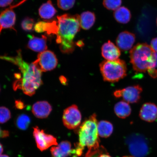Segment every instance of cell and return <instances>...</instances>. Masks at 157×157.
<instances>
[{
  "label": "cell",
  "mask_w": 157,
  "mask_h": 157,
  "mask_svg": "<svg viewBox=\"0 0 157 157\" xmlns=\"http://www.w3.org/2000/svg\"><path fill=\"white\" fill-rule=\"evenodd\" d=\"M33 135L37 147L41 151L48 150L52 146L58 145L57 139L52 135L47 134L38 127L33 128Z\"/></svg>",
  "instance_id": "cell-9"
},
{
  "label": "cell",
  "mask_w": 157,
  "mask_h": 157,
  "mask_svg": "<svg viewBox=\"0 0 157 157\" xmlns=\"http://www.w3.org/2000/svg\"><path fill=\"white\" fill-rule=\"evenodd\" d=\"M0 59L15 64L21 71V74H15L17 80L13 84V89H21L29 96L34 95L36 90L43 84L42 72L33 63L29 64L23 59L21 50L17 51L15 56H0Z\"/></svg>",
  "instance_id": "cell-1"
},
{
  "label": "cell",
  "mask_w": 157,
  "mask_h": 157,
  "mask_svg": "<svg viewBox=\"0 0 157 157\" xmlns=\"http://www.w3.org/2000/svg\"><path fill=\"white\" fill-rule=\"evenodd\" d=\"M105 151V149L102 146L97 148L88 149L84 157H99Z\"/></svg>",
  "instance_id": "cell-29"
},
{
  "label": "cell",
  "mask_w": 157,
  "mask_h": 157,
  "mask_svg": "<svg viewBox=\"0 0 157 157\" xmlns=\"http://www.w3.org/2000/svg\"><path fill=\"white\" fill-rule=\"evenodd\" d=\"M142 91V88L140 86L135 85L117 90L114 92L113 95L117 98L122 97L128 103H134L140 100Z\"/></svg>",
  "instance_id": "cell-10"
},
{
  "label": "cell",
  "mask_w": 157,
  "mask_h": 157,
  "mask_svg": "<svg viewBox=\"0 0 157 157\" xmlns=\"http://www.w3.org/2000/svg\"><path fill=\"white\" fill-rule=\"evenodd\" d=\"M113 17L117 22L126 24L130 21L131 15L130 11L126 7H121L114 11Z\"/></svg>",
  "instance_id": "cell-22"
},
{
  "label": "cell",
  "mask_w": 157,
  "mask_h": 157,
  "mask_svg": "<svg viewBox=\"0 0 157 157\" xmlns=\"http://www.w3.org/2000/svg\"><path fill=\"white\" fill-rule=\"evenodd\" d=\"M157 52H153L149 63L148 70V74L153 78L157 77Z\"/></svg>",
  "instance_id": "cell-25"
},
{
  "label": "cell",
  "mask_w": 157,
  "mask_h": 157,
  "mask_svg": "<svg viewBox=\"0 0 157 157\" xmlns=\"http://www.w3.org/2000/svg\"><path fill=\"white\" fill-rule=\"evenodd\" d=\"M139 116L143 120L152 122L157 118V106L154 104L148 103L144 104L140 109Z\"/></svg>",
  "instance_id": "cell-14"
},
{
  "label": "cell",
  "mask_w": 157,
  "mask_h": 157,
  "mask_svg": "<svg viewBox=\"0 0 157 157\" xmlns=\"http://www.w3.org/2000/svg\"><path fill=\"white\" fill-rule=\"evenodd\" d=\"M151 47L154 52H157V38L152 39Z\"/></svg>",
  "instance_id": "cell-34"
},
{
  "label": "cell",
  "mask_w": 157,
  "mask_h": 157,
  "mask_svg": "<svg viewBox=\"0 0 157 157\" xmlns=\"http://www.w3.org/2000/svg\"><path fill=\"white\" fill-rule=\"evenodd\" d=\"M112 124L106 121H100L98 124V134L100 136L107 138L111 136L113 131Z\"/></svg>",
  "instance_id": "cell-23"
},
{
  "label": "cell",
  "mask_w": 157,
  "mask_h": 157,
  "mask_svg": "<svg viewBox=\"0 0 157 157\" xmlns=\"http://www.w3.org/2000/svg\"><path fill=\"white\" fill-rule=\"evenodd\" d=\"M0 157H10L6 155H0Z\"/></svg>",
  "instance_id": "cell-38"
},
{
  "label": "cell",
  "mask_w": 157,
  "mask_h": 157,
  "mask_svg": "<svg viewBox=\"0 0 157 157\" xmlns=\"http://www.w3.org/2000/svg\"><path fill=\"white\" fill-rule=\"evenodd\" d=\"M123 157H132V156H124Z\"/></svg>",
  "instance_id": "cell-39"
},
{
  "label": "cell",
  "mask_w": 157,
  "mask_h": 157,
  "mask_svg": "<svg viewBox=\"0 0 157 157\" xmlns=\"http://www.w3.org/2000/svg\"><path fill=\"white\" fill-rule=\"evenodd\" d=\"M11 117L10 111L7 108L0 107V123L7 122Z\"/></svg>",
  "instance_id": "cell-28"
},
{
  "label": "cell",
  "mask_w": 157,
  "mask_h": 157,
  "mask_svg": "<svg viewBox=\"0 0 157 157\" xmlns=\"http://www.w3.org/2000/svg\"><path fill=\"white\" fill-rule=\"evenodd\" d=\"M15 107L17 109H22L25 107V105L23 101L21 100H17L15 102Z\"/></svg>",
  "instance_id": "cell-32"
},
{
  "label": "cell",
  "mask_w": 157,
  "mask_h": 157,
  "mask_svg": "<svg viewBox=\"0 0 157 157\" xmlns=\"http://www.w3.org/2000/svg\"><path fill=\"white\" fill-rule=\"evenodd\" d=\"M131 155L134 157H145L150 150L148 142L142 135L133 134L127 137L125 140Z\"/></svg>",
  "instance_id": "cell-6"
},
{
  "label": "cell",
  "mask_w": 157,
  "mask_h": 157,
  "mask_svg": "<svg viewBox=\"0 0 157 157\" xmlns=\"http://www.w3.org/2000/svg\"><path fill=\"white\" fill-rule=\"evenodd\" d=\"M58 19V30L56 42L59 44L61 52L69 54L74 52L75 44L74 39L79 32L80 27L79 15L64 14L59 16Z\"/></svg>",
  "instance_id": "cell-2"
},
{
  "label": "cell",
  "mask_w": 157,
  "mask_h": 157,
  "mask_svg": "<svg viewBox=\"0 0 157 157\" xmlns=\"http://www.w3.org/2000/svg\"><path fill=\"white\" fill-rule=\"evenodd\" d=\"M34 21L30 17H26L23 20L21 23V27L24 30L31 31L34 29L35 26Z\"/></svg>",
  "instance_id": "cell-30"
},
{
  "label": "cell",
  "mask_w": 157,
  "mask_h": 157,
  "mask_svg": "<svg viewBox=\"0 0 157 157\" xmlns=\"http://www.w3.org/2000/svg\"><path fill=\"white\" fill-rule=\"evenodd\" d=\"M97 117L96 114H93L82 123L78 129L79 143L77 144L83 150L86 147L88 149L100 147Z\"/></svg>",
  "instance_id": "cell-3"
},
{
  "label": "cell",
  "mask_w": 157,
  "mask_h": 157,
  "mask_svg": "<svg viewBox=\"0 0 157 157\" xmlns=\"http://www.w3.org/2000/svg\"><path fill=\"white\" fill-rule=\"evenodd\" d=\"M76 0H57L58 7L63 10H68L73 7Z\"/></svg>",
  "instance_id": "cell-27"
},
{
  "label": "cell",
  "mask_w": 157,
  "mask_h": 157,
  "mask_svg": "<svg viewBox=\"0 0 157 157\" xmlns=\"http://www.w3.org/2000/svg\"><path fill=\"white\" fill-rule=\"evenodd\" d=\"M122 0H103V4L106 9L115 11L120 7Z\"/></svg>",
  "instance_id": "cell-26"
},
{
  "label": "cell",
  "mask_w": 157,
  "mask_h": 157,
  "mask_svg": "<svg viewBox=\"0 0 157 157\" xmlns=\"http://www.w3.org/2000/svg\"><path fill=\"white\" fill-rule=\"evenodd\" d=\"M99 157H111L109 155L106 154H101Z\"/></svg>",
  "instance_id": "cell-37"
},
{
  "label": "cell",
  "mask_w": 157,
  "mask_h": 157,
  "mask_svg": "<svg viewBox=\"0 0 157 157\" xmlns=\"http://www.w3.org/2000/svg\"><path fill=\"white\" fill-rule=\"evenodd\" d=\"M52 110L50 104L46 101L36 102L33 105L32 113L35 117L39 119L46 118Z\"/></svg>",
  "instance_id": "cell-16"
},
{
  "label": "cell",
  "mask_w": 157,
  "mask_h": 157,
  "mask_svg": "<svg viewBox=\"0 0 157 157\" xmlns=\"http://www.w3.org/2000/svg\"><path fill=\"white\" fill-rule=\"evenodd\" d=\"M29 40L28 48L35 52H41L48 48L47 37L43 35L41 38L35 37L34 35H29Z\"/></svg>",
  "instance_id": "cell-18"
},
{
  "label": "cell",
  "mask_w": 157,
  "mask_h": 157,
  "mask_svg": "<svg viewBox=\"0 0 157 157\" xmlns=\"http://www.w3.org/2000/svg\"><path fill=\"white\" fill-rule=\"evenodd\" d=\"M59 80L61 83L64 84V85L67 84V79L64 76H60L59 78Z\"/></svg>",
  "instance_id": "cell-35"
},
{
  "label": "cell",
  "mask_w": 157,
  "mask_h": 157,
  "mask_svg": "<svg viewBox=\"0 0 157 157\" xmlns=\"http://www.w3.org/2000/svg\"><path fill=\"white\" fill-rule=\"evenodd\" d=\"M57 11L50 0L41 6L39 9V13L41 18L44 19H50L56 15Z\"/></svg>",
  "instance_id": "cell-20"
},
{
  "label": "cell",
  "mask_w": 157,
  "mask_h": 157,
  "mask_svg": "<svg viewBox=\"0 0 157 157\" xmlns=\"http://www.w3.org/2000/svg\"><path fill=\"white\" fill-rule=\"evenodd\" d=\"M135 41L134 34L127 31L120 33L116 39L117 46L123 51H127L132 48Z\"/></svg>",
  "instance_id": "cell-13"
},
{
  "label": "cell",
  "mask_w": 157,
  "mask_h": 157,
  "mask_svg": "<svg viewBox=\"0 0 157 157\" xmlns=\"http://www.w3.org/2000/svg\"><path fill=\"white\" fill-rule=\"evenodd\" d=\"M31 119L29 116L22 114L20 115L15 120L16 126L21 130L25 131L28 128L31 123Z\"/></svg>",
  "instance_id": "cell-24"
},
{
  "label": "cell",
  "mask_w": 157,
  "mask_h": 157,
  "mask_svg": "<svg viewBox=\"0 0 157 157\" xmlns=\"http://www.w3.org/2000/svg\"><path fill=\"white\" fill-rule=\"evenodd\" d=\"M13 0H0V7L7 6L13 2Z\"/></svg>",
  "instance_id": "cell-31"
},
{
  "label": "cell",
  "mask_w": 157,
  "mask_h": 157,
  "mask_svg": "<svg viewBox=\"0 0 157 157\" xmlns=\"http://www.w3.org/2000/svg\"><path fill=\"white\" fill-rule=\"evenodd\" d=\"M154 52L151 46L146 44H137L131 49L130 61L135 71L137 72L147 71Z\"/></svg>",
  "instance_id": "cell-5"
},
{
  "label": "cell",
  "mask_w": 157,
  "mask_h": 157,
  "mask_svg": "<svg viewBox=\"0 0 157 157\" xmlns=\"http://www.w3.org/2000/svg\"><path fill=\"white\" fill-rule=\"evenodd\" d=\"M114 110L117 116L121 119L128 117L131 112L130 106L128 103L124 101H119L116 104Z\"/></svg>",
  "instance_id": "cell-21"
},
{
  "label": "cell",
  "mask_w": 157,
  "mask_h": 157,
  "mask_svg": "<svg viewBox=\"0 0 157 157\" xmlns=\"http://www.w3.org/2000/svg\"><path fill=\"white\" fill-rule=\"evenodd\" d=\"M100 71L104 81L114 83L127 75V68L124 61L105 60L99 64Z\"/></svg>",
  "instance_id": "cell-4"
},
{
  "label": "cell",
  "mask_w": 157,
  "mask_h": 157,
  "mask_svg": "<svg viewBox=\"0 0 157 157\" xmlns=\"http://www.w3.org/2000/svg\"><path fill=\"white\" fill-rule=\"evenodd\" d=\"M9 135L8 131L2 130L0 127V138H6L9 136Z\"/></svg>",
  "instance_id": "cell-33"
},
{
  "label": "cell",
  "mask_w": 157,
  "mask_h": 157,
  "mask_svg": "<svg viewBox=\"0 0 157 157\" xmlns=\"http://www.w3.org/2000/svg\"><path fill=\"white\" fill-rule=\"evenodd\" d=\"M102 56L107 60H115L119 59L121 52L118 47L111 41L104 44L101 48Z\"/></svg>",
  "instance_id": "cell-12"
},
{
  "label": "cell",
  "mask_w": 157,
  "mask_h": 157,
  "mask_svg": "<svg viewBox=\"0 0 157 157\" xmlns=\"http://www.w3.org/2000/svg\"><path fill=\"white\" fill-rule=\"evenodd\" d=\"M52 157H67L73 154L71 143L68 141L61 142L57 146L53 147L50 149Z\"/></svg>",
  "instance_id": "cell-15"
},
{
  "label": "cell",
  "mask_w": 157,
  "mask_h": 157,
  "mask_svg": "<svg viewBox=\"0 0 157 157\" xmlns=\"http://www.w3.org/2000/svg\"></svg>",
  "instance_id": "cell-40"
},
{
  "label": "cell",
  "mask_w": 157,
  "mask_h": 157,
  "mask_svg": "<svg viewBox=\"0 0 157 157\" xmlns=\"http://www.w3.org/2000/svg\"><path fill=\"white\" fill-rule=\"evenodd\" d=\"M34 29L36 33L46 32L48 35H56L58 30V21H39L35 24Z\"/></svg>",
  "instance_id": "cell-17"
},
{
  "label": "cell",
  "mask_w": 157,
  "mask_h": 157,
  "mask_svg": "<svg viewBox=\"0 0 157 157\" xmlns=\"http://www.w3.org/2000/svg\"><path fill=\"white\" fill-rule=\"evenodd\" d=\"M79 20L81 28L84 30H88L95 24V15L91 11L84 12L79 15Z\"/></svg>",
  "instance_id": "cell-19"
},
{
  "label": "cell",
  "mask_w": 157,
  "mask_h": 157,
  "mask_svg": "<svg viewBox=\"0 0 157 157\" xmlns=\"http://www.w3.org/2000/svg\"><path fill=\"white\" fill-rule=\"evenodd\" d=\"M33 63L40 71L45 72L54 69L57 66L58 60L53 52L46 50L40 52Z\"/></svg>",
  "instance_id": "cell-7"
},
{
  "label": "cell",
  "mask_w": 157,
  "mask_h": 157,
  "mask_svg": "<svg viewBox=\"0 0 157 157\" xmlns=\"http://www.w3.org/2000/svg\"><path fill=\"white\" fill-rule=\"evenodd\" d=\"M81 113L76 105H72L64 109L62 117L63 122L67 128H77L81 122Z\"/></svg>",
  "instance_id": "cell-8"
},
{
  "label": "cell",
  "mask_w": 157,
  "mask_h": 157,
  "mask_svg": "<svg viewBox=\"0 0 157 157\" xmlns=\"http://www.w3.org/2000/svg\"><path fill=\"white\" fill-rule=\"evenodd\" d=\"M27 0H23L17 5L5 9L0 14V34L2 30L5 29H11L15 31L14 25L16 21V15L13 9L20 6Z\"/></svg>",
  "instance_id": "cell-11"
},
{
  "label": "cell",
  "mask_w": 157,
  "mask_h": 157,
  "mask_svg": "<svg viewBox=\"0 0 157 157\" xmlns=\"http://www.w3.org/2000/svg\"><path fill=\"white\" fill-rule=\"evenodd\" d=\"M3 152V148L1 143H0V155H1L2 153Z\"/></svg>",
  "instance_id": "cell-36"
}]
</instances>
